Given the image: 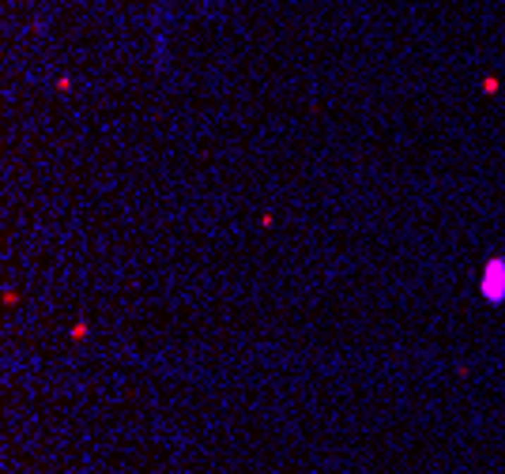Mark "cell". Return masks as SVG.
<instances>
[{
    "mask_svg": "<svg viewBox=\"0 0 505 474\" xmlns=\"http://www.w3.org/2000/svg\"><path fill=\"white\" fill-rule=\"evenodd\" d=\"M479 294L487 297L490 305H505V256H494V260L482 263Z\"/></svg>",
    "mask_w": 505,
    "mask_h": 474,
    "instance_id": "6da1fadb",
    "label": "cell"
}]
</instances>
